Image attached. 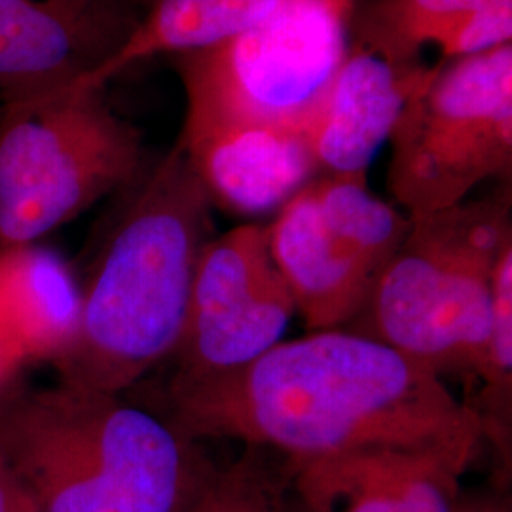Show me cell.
Instances as JSON below:
<instances>
[{"instance_id":"6da1fadb","label":"cell","mask_w":512,"mask_h":512,"mask_svg":"<svg viewBox=\"0 0 512 512\" xmlns=\"http://www.w3.org/2000/svg\"><path fill=\"white\" fill-rule=\"evenodd\" d=\"M164 403L188 439L241 440L289 463L410 450L467 471L484 442L475 408L435 372L342 329L281 340L236 370L167 380Z\"/></svg>"},{"instance_id":"7a4b0ae2","label":"cell","mask_w":512,"mask_h":512,"mask_svg":"<svg viewBox=\"0 0 512 512\" xmlns=\"http://www.w3.org/2000/svg\"><path fill=\"white\" fill-rule=\"evenodd\" d=\"M126 190L54 359L61 382L118 395L175 353L213 238V203L179 141Z\"/></svg>"},{"instance_id":"3957f363","label":"cell","mask_w":512,"mask_h":512,"mask_svg":"<svg viewBox=\"0 0 512 512\" xmlns=\"http://www.w3.org/2000/svg\"><path fill=\"white\" fill-rule=\"evenodd\" d=\"M0 452L40 512H188L220 467L164 416L61 380L0 393Z\"/></svg>"},{"instance_id":"277c9868","label":"cell","mask_w":512,"mask_h":512,"mask_svg":"<svg viewBox=\"0 0 512 512\" xmlns=\"http://www.w3.org/2000/svg\"><path fill=\"white\" fill-rule=\"evenodd\" d=\"M512 243L511 184L480 200L410 217L342 330L397 349L442 380L478 382L492 330L499 256Z\"/></svg>"},{"instance_id":"5b68a950","label":"cell","mask_w":512,"mask_h":512,"mask_svg":"<svg viewBox=\"0 0 512 512\" xmlns=\"http://www.w3.org/2000/svg\"><path fill=\"white\" fill-rule=\"evenodd\" d=\"M103 90L0 99V249L35 245L143 173V135Z\"/></svg>"},{"instance_id":"8992f818","label":"cell","mask_w":512,"mask_h":512,"mask_svg":"<svg viewBox=\"0 0 512 512\" xmlns=\"http://www.w3.org/2000/svg\"><path fill=\"white\" fill-rule=\"evenodd\" d=\"M357 0H294L217 46L175 55L186 97L183 128L256 126L306 137L348 52Z\"/></svg>"},{"instance_id":"52a82bcc","label":"cell","mask_w":512,"mask_h":512,"mask_svg":"<svg viewBox=\"0 0 512 512\" xmlns=\"http://www.w3.org/2000/svg\"><path fill=\"white\" fill-rule=\"evenodd\" d=\"M387 190L408 217L469 200L512 169V44L442 61L389 137Z\"/></svg>"},{"instance_id":"ba28073f","label":"cell","mask_w":512,"mask_h":512,"mask_svg":"<svg viewBox=\"0 0 512 512\" xmlns=\"http://www.w3.org/2000/svg\"><path fill=\"white\" fill-rule=\"evenodd\" d=\"M296 313L268 226L241 224L203 247L171 382L236 370L274 348Z\"/></svg>"},{"instance_id":"9c48e42d","label":"cell","mask_w":512,"mask_h":512,"mask_svg":"<svg viewBox=\"0 0 512 512\" xmlns=\"http://www.w3.org/2000/svg\"><path fill=\"white\" fill-rule=\"evenodd\" d=\"M139 18L126 0H0V99L88 76Z\"/></svg>"},{"instance_id":"30bf717a","label":"cell","mask_w":512,"mask_h":512,"mask_svg":"<svg viewBox=\"0 0 512 512\" xmlns=\"http://www.w3.org/2000/svg\"><path fill=\"white\" fill-rule=\"evenodd\" d=\"M433 73L418 63H391L351 42L313 112L306 141L325 175L366 177L389 141L404 105Z\"/></svg>"},{"instance_id":"8fae6325","label":"cell","mask_w":512,"mask_h":512,"mask_svg":"<svg viewBox=\"0 0 512 512\" xmlns=\"http://www.w3.org/2000/svg\"><path fill=\"white\" fill-rule=\"evenodd\" d=\"M289 469L311 512H454L465 473L450 459L410 450H363Z\"/></svg>"},{"instance_id":"7c38bea8","label":"cell","mask_w":512,"mask_h":512,"mask_svg":"<svg viewBox=\"0 0 512 512\" xmlns=\"http://www.w3.org/2000/svg\"><path fill=\"white\" fill-rule=\"evenodd\" d=\"M177 141L213 207L239 217L279 211L319 171L306 137L287 129L183 128Z\"/></svg>"},{"instance_id":"4fadbf2b","label":"cell","mask_w":512,"mask_h":512,"mask_svg":"<svg viewBox=\"0 0 512 512\" xmlns=\"http://www.w3.org/2000/svg\"><path fill=\"white\" fill-rule=\"evenodd\" d=\"M268 245L308 330L344 329L374 274L330 234L310 183L277 211Z\"/></svg>"},{"instance_id":"5bb4252c","label":"cell","mask_w":512,"mask_h":512,"mask_svg":"<svg viewBox=\"0 0 512 512\" xmlns=\"http://www.w3.org/2000/svg\"><path fill=\"white\" fill-rule=\"evenodd\" d=\"M294 0H154L124 42L76 88H105L129 67L158 55L217 46L272 18Z\"/></svg>"},{"instance_id":"9a60e30c","label":"cell","mask_w":512,"mask_h":512,"mask_svg":"<svg viewBox=\"0 0 512 512\" xmlns=\"http://www.w3.org/2000/svg\"><path fill=\"white\" fill-rule=\"evenodd\" d=\"M80 306L71 275L37 247L0 249V317L25 357L55 359L73 336Z\"/></svg>"},{"instance_id":"2e32d148","label":"cell","mask_w":512,"mask_h":512,"mask_svg":"<svg viewBox=\"0 0 512 512\" xmlns=\"http://www.w3.org/2000/svg\"><path fill=\"white\" fill-rule=\"evenodd\" d=\"M310 184L330 234L372 274H378L403 243L410 217L374 196L366 177L323 173Z\"/></svg>"},{"instance_id":"e0dca14e","label":"cell","mask_w":512,"mask_h":512,"mask_svg":"<svg viewBox=\"0 0 512 512\" xmlns=\"http://www.w3.org/2000/svg\"><path fill=\"white\" fill-rule=\"evenodd\" d=\"M488 0H366L353 10L355 44L391 63H418L420 50L459 14Z\"/></svg>"},{"instance_id":"ac0fdd59","label":"cell","mask_w":512,"mask_h":512,"mask_svg":"<svg viewBox=\"0 0 512 512\" xmlns=\"http://www.w3.org/2000/svg\"><path fill=\"white\" fill-rule=\"evenodd\" d=\"M471 406L499 458L503 480L511 473L512 433V243L499 256L494 279V313L486 359Z\"/></svg>"},{"instance_id":"d6986e66","label":"cell","mask_w":512,"mask_h":512,"mask_svg":"<svg viewBox=\"0 0 512 512\" xmlns=\"http://www.w3.org/2000/svg\"><path fill=\"white\" fill-rule=\"evenodd\" d=\"M293 495L289 463L258 446L220 465L188 512H287Z\"/></svg>"},{"instance_id":"ffe728a7","label":"cell","mask_w":512,"mask_h":512,"mask_svg":"<svg viewBox=\"0 0 512 512\" xmlns=\"http://www.w3.org/2000/svg\"><path fill=\"white\" fill-rule=\"evenodd\" d=\"M512 38V0H488L452 19L433 40L444 61L484 54Z\"/></svg>"},{"instance_id":"44dd1931","label":"cell","mask_w":512,"mask_h":512,"mask_svg":"<svg viewBox=\"0 0 512 512\" xmlns=\"http://www.w3.org/2000/svg\"><path fill=\"white\" fill-rule=\"evenodd\" d=\"M0 512H40L27 486L0 452Z\"/></svg>"},{"instance_id":"7402d4cb","label":"cell","mask_w":512,"mask_h":512,"mask_svg":"<svg viewBox=\"0 0 512 512\" xmlns=\"http://www.w3.org/2000/svg\"><path fill=\"white\" fill-rule=\"evenodd\" d=\"M454 512H512L511 497L501 486L495 492H461L459 490Z\"/></svg>"},{"instance_id":"603a6c76","label":"cell","mask_w":512,"mask_h":512,"mask_svg":"<svg viewBox=\"0 0 512 512\" xmlns=\"http://www.w3.org/2000/svg\"><path fill=\"white\" fill-rule=\"evenodd\" d=\"M23 351L18 346L14 334L6 327V323L0 317V393L6 391L4 385L10 382V378L14 376L16 368H18L21 359H23Z\"/></svg>"},{"instance_id":"cb8c5ba5","label":"cell","mask_w":512,"mask_h":512,"mask_svg":"<svg viewBox=\"0 0 512 512\" xmlns=\"http://www.w3.org/2000/svg\"><path fill=\"white\" fill-rule=\"evenodd\" d=\"M287 512H311L302 501H300V497L294 494L291 495V501H289V507H287Z\"/></svg>"}]
</instances>
